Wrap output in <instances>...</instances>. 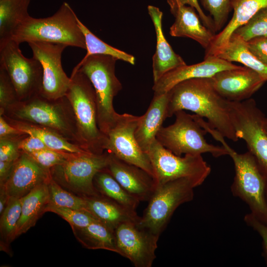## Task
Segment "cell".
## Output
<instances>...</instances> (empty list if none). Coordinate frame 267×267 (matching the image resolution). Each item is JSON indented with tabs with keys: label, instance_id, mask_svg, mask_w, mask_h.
<instances>
[{
	"label": "cell",
	"instance_id": "9c48e42d",
	"mask_svg": "<svg viewBox=\"0 0 267 267\" xmlns=\"http://www.w3.org/2000/svg\"><path fill=\"white\" fill-rule=\"evenodd\" d=\"M227 106L236 136L245 141L267 181V133L264 127V114L252 98L242 101L227 100Z\"/></svg>",
	"mask_w": 267,
	"mask_h": 267
},
{
	"label": "cell",
	"instance_id": "5bb4252c",
	"mask_svg": "<svg viewBox=\"0 0 267 267\" xmlns=\"http://www.w3.org/2000/svg\"><path fill=\"white\" fill-rule=\"evenodd\" d=\"M33 57L41 63L43 77L40 94L48 99H57L65 96L70 83L64 71L61 56L67 47L63 44L35 42L28 43Z\"/></svg>",
	"mask_w": 267,
	"mask_h": 267
},
{
	"label": "cell",
	"instance_id": "3957f363",
	"mask_svg": "<svg viewBox=\"0 0 267 267\" xmlns=\"http://www.w3.org/2000/svg\"><path fill=\"white\" fill-rule=\"evenodd\" d=\"M70 5L64 2L52 16L36 18L29 16L16 29L11 39L19 44L42 42L86 49V41Z\"/></svg>",
	"mask_w": 267,
	"mask_h": 267
},
{
	"label": "cell",
	"instance_id": "484cf974",
	"mask_svg": "<svg viewBox=\"0 0 267 267\" xmlns=\"http://www.w3.org/2000/svg\"><path fill=\"white\" fill-rule=\"evenodd\" d=\"M3 117L10 125L28 134L38 137L50 149L75 154L88 152L48 128Z\"/></svg>",
	"mask_w": 267,
	"mask_h": 267
},
{
	"label": "cell",
	"instance_id": "f546056e",
	"mask_svg": "<svg viewBox=\"0 0 267 267\" xmlns=\"http://www.w3.org/2000/svg\"><path fill=\"white\" fill-rule=\"evenodd\" d=\"M31 0H0V42L10 39L29 16Z\"/></svg>",
	"mask_w": 267,
	"mask_h": 267
},
{
	"label": "cell",
	"instance_id": "60d3db41",
	"mask_svg": "<svg viewBox=\"0 0 267 267\" xmlns=\"http://www.w3.org/2000/svg\"><path fill=\"white\" fill-rule=\"evenodd\" d=\"M249 51L267 65V36H259L245 42Z\"/></svg>",
	"mask_w": 267,
	"mask_h": 267
},
{
	"label": "cell",
	"instance_id": "4dcf8cb0",
	"mask_svg": "<svg viewBox=\"0 0 267 267\" xmlns=\"http://www.w3.org/2000/svg\"><path fill=\"white\" fill-rule=\"evenodd\" d=\"M21 199H9L0 215V249L7 252L10 243L16 238V232L21 214Z\"/></svg>",
	"mask_w": 267,
	"mask_h": 267
},
{
	"label": "cell",
	"instance_id": "6da1fadb",
	"mask_svg": "<svg viewBox=\"0 0 267 267\" xmlns=\"http://www.w3.org/2000/svg\"><path fill=\"white\" fill-rule=\"evenodd\" d=\"M167 118L179 110L191 111L203 118L225 138L238 140L227 106V100L215 90L209 78L182 81L169 91Z\"/></svg>",
	"mask_w": 267,
	"mask_h": 267
},
{
	"label": "cell",
	"instance_id": "7dc6e473",
	"mask_svg": "<svg viewBox=\"0 0 267 267\" xmlns=\"http://www.w3.org/2000/svg\"><path fill=\"white\" fill-rule=\"evenodd\" d=\"M264 127L266 133H267V117H265L264 119Z\"/></svg>",
	"mask_w": 267,
	"mask_h": 267
},
{
	"label": "cell",
	"instance_id": "d6a6232c",
	"mask_svg": "<svg viewBox=\"0 0 267 267\" xmlns=\"http://www.w3.org/2000/svg\"><path fill=\"white\" fill-rule=\"evenodd\" d=\"M49 193L48 205L76 210H87L85 197L78 196L66 190L52 178L47 183Z\"/></svg>",
	"mask_w": 267,
	"mask_h": 267
},
{
	"label": "cell",
	"instance_id": "7c38bea8",
	"mask_svg": "<svg viewBox=\"0 0 267 267\" xmlns=\"http://www.w3.org/2000/svg\"><path fill=\"white\" fill-rule=\"evenodd\" d=\"M19 44L10 39L0 42V66L8 73L20 101L40 93L43 70L40 62L22 53Z\"/></svg>",
	"mask_w": 267,
	"mask_h": 267
},
{
	"label": "cell",
	"instance_id": "8d00e7d4",
	"mask_svg": "<svg viewBox=\"0 0 267 267\" xmlns=\"http://www.w3.org/2000/svg\"><path fill=\"white\" fill-rule=\"evenodd\" d=\"M231 0H200L203 7L212 16L215 32L221 30L231 9Z\"/></svg>",
	"mask_w": 267,
	"mask_h": 267
},
{
	"label": "cell",
	"instance_id": "d4e9b609",
	"mask_svg": "<svg viewBox=\"0 0 267 267\" xmlns=\"http://www.w3.org/2000/svg\"><path fill=\"white\" fill-rule=\"evenodd\" d=\"M47 183L38 185L21 198V214L16 229V238L34 226L38 219L45 213L49 203Z\"/></svg>",
	"mask_w": 267,
	"mask_h": 267
},
{
	"label": "cell",
	"instance_id": "9a60e30c",
	"mask_svg": "<svg viewBox=\"0 0 267 267\" xmlns=\"http://www.w3.org/2000/svg\"><path fill=\"white\" fill-rule=\"evenodd\" d=\"M137 222H124L115 229L119 254L135 267H151L156 258L159 237L139 226Z\"/></svg>",
	"mask_w": 267,
	"mask_h": 267
},
{
	"label": "cell",
	"instance_id": "d6986e66",
	"mask_svg": "<svg viewBox=\"0 0 267 267\" xmlns=\"http://www.w3.org/2000/svg\"><path fill=\"white\" fill-rule=\"evenodd\" d=\"M240 66L217 56L206 57L201 62L186 64L165 73L154 82L152 89L155 94L165 93L182 81L194 78H209L220 71Z\"/></svg>",
	"mask_w": 267,
	"mask_h": 267
},
{
	"label": "cell",
	"instance_id": "ee69618b",
	"mask_svg": "<svg viewBox=\"0 0 267 267\" xmlns=\"http://www.w3.org/2000/svg\"><path fill=\"white\" fill-rule=\"evenodd\" d=\"M27 134L10 125L2 115H0V138L18 137Z\"/></svg>",
	"mask_w": 267,
	"mask_h": 267
},
{
	"label": "cell",
	"instance_id": "f6af8a7d",
	"mask_svg": "<svg viewBox=\"0 0 267 267\" xmlns=\"http://www.w3.org/2000/svg\"><path fill=\"white\" fill-rule=\"evenodd\" d=\"M15 161H0V185L4 184L12 171Z\"/></svg>",
	"mask_w": 267,
	"mask_h": 267
},
{
	"label": "cell",
	"instance_id": "f35d334b",
	"mask_svg": "<svg viewBox=\"0 0 267 267\" xmlns=\"http://www.w3.org/2000/svg\"><path fill=\"white\" fill-rule=\"evenodd\" d=\"M28 135L0 138V161H15L21 153L18 147L19 142Z\"/></svg>",
	"mask_w": 267,
	"mask_h": 267
},
{
	"label": "cell",
	"instance_id": "44dd1931",
	"mask_svg": "<svg viewBox=\"0 0 267 267\" xmlns=\"http://www.w3.org/2000/svg\"><path fill=\"white\" fill-rule=\"evenodd\" d=\"M147 9L156 36V51L152 57L153 76L155 82L165 73L186 63L181 56L175 52L164 35L163 12L158 7L152 5H148Z\"/></svg>",
	"mask_w": 267,
	"mask_h": 267
},
{
	"label": "cell",
	"instance_id": "c3c4849f",
	"mask_svg": "<svg viewBox=\"0 0 267 267\" xmlns=\"http://www.w3.org/2000/svg\"><path fill=\"white\" fill-rule=\"evenodd\" d=\"M266 198H267V189H266Z\"/></svg>",
	"mask_w": 267,
	"mask_h": 267
},
{
	"label": "cell",
	"instance_id": "4fadbf2b",
	"mask_svg": "<svg viewBox=\"0 0 267 267\" xmlns=\"http://www.w3.org/2000/svg\"><path fill=\"white\" fill-rule=\"evenodd\" d=\"M140 116L124 113L119 114L116 122L107 134L106 150L119 159L135 165L151 175L154 170L147 154L138 145L134 132Z\"/></svg>",
	"mask_w": 267,
	"mask_h": 267
},
{
	"label": "cell",
	"instance_id": "74e56055",
	"mask_svg": "<svg viewBox=\"0 0 267 267\" xmlns=\"http://www.w3.org/2000/svg\"><path fill=\"white\" fill-rule=\"evenodd\" d=\"M26 154L39 165L44 169L49 170L55 166L64 163L73 154L75 153L46 149Z\"/></svg>",
	"mask_w": 267,
	"mask_h": 267
},
{
	"label": "cell",
	"instance_id": "5b68a950",
	"mask_svg": "<svg viewBox=\"0 0 267 267\" xmlns=\"http://www.w3.org/2000/svg\"><path fill=\"white\" fill-rule=\"evenodd\" d=\"M210 134L222 144L233 162L235 176L230 187L232 195L245 202L251 214L267 223V181L254 157L248 151L236 152L217 130H212Z\"/></svg>",
	"mask_w": 267,
	"mask_h": 267
},
{
	"label": "cell",
	"instance_id": "836d02e7",
	"mask_svg": "<svg viewBox=\"0 0 267 267\" xmlns=\"http://www.w3.org/2000/svg\"><path fill=\"white\" fill-rule=\"evenodd\" d=\"M232 36L244 42L256 37L267 36V7L262 9L246 23L237 29Z\"/></svg>",
	"mask_w": 267,
	"mask_h": 267
},
{
	"label": "cell",
	"instance_id": "e575fe53",
	"mask_svg": "<svg viewBox=\"0 0 267 267\" xmlns=\"http://www.w3.org/2000/svg\"><path fill=\"white\" fill-rule=\"evenodd\" d=\"M54 213L66 220L72 228H83L98 221L87 210L58 207L48 205L45 212Z\"/></svg>",
	"mask_w": 267,
	"mask_h": 267
},
{
	"label": "cell",
	"instance_id": "ba28073f",
	"mask_svg": "<svg viewBox=\"0 0 267 267\" xmlns=\"http://www.w3.org/2000/svg\"><path fill=\"white\" fill-rule=\"evenodd\" d=\"M198 186L187 178L157 185L138 225L159 237L176 209L193 199L194 189Z\"/></svg>",
	"mask_w": 267,
	"mask_h": 267
},
{
	"label": "cell",
	"instance_id": "277c9868",
	"mask_svg": "<svg viewBox=\"0 0 267 267\" xmlns=\"http://www.w3.org/2000/svg\"><path fill=\"white\" fill-rule=\"evenodd\" d=\"M70 79L65 96L74 111L83 148L92 154H102L108 137L98 126L93 87L87 76L78 70H73Z\"/></svg>",
	"mask_w": 267,
	"mask_h": 267
},
{
	"label": "cell",
	"instance_id": "7bdbcfd3",
	"mask_svg": "<svg viewBox=\"0 0 267 267\" xmlns=\"http://www.w3.org/2000/svg\"><path fill=\"white\" fill-rule=\"evenodd\" d=\"M172 1L182 5L188 4L197 10L202 24L215 33L213 19L211 16L206 15L202 10L197 0H167Z\"/></svg>",
	"mask_w": 267,
	"mask_h": 267
},
{
	"label": "cell",
	"instance_id": "bcb514c9",
	"mask_svg": "<svg viewBox=\"0 0 267 267\" xmlns=\"http://www.w3.org/2000/svg\"><path fill=\"white\" fill-rule=\"evenodd\" d=\"M9 198L3 187L0 186V215L2 214L6 206Z\"/></svg>",
	"mask_w": 267,
	"mask_h": 267
},
{
	"label": "cell",
	"instance_id": "b9f144b4",
	"mask_svg": "<svg viewBox=\"0 0 267 267\" xmlns=\"http://www.w3.org/2000/svg\"><path fill=\"white\" fill-rule=\"evenodd\" d=\"M18 147L21 152L25 153L49 149L41 139L29 134L19 141Z\"/></svg>",
	"mask_w": 267,
	"mask_h": 267
},
{
	"label": "cell",
	"instance_id": "1f68e13d",
	"mask_svg": "<svg viewBox=\"0 0 267 267\" xmlns=\"http://www.w3.org/2000/svg\"><path fill=\"white\" fill-rule=\"evenodd\" d=\"M78 22L85 38L87 53L83 58L93 54H103L112 56L118 60H122L134 65V57L122 50L105 43L94 35L78 18Z\"/></svg>",
	"mask_w": 267,
	"mask_h": 267
},
{
	"label": "cell",
	"instance_id": "7a4b0ae2",
	"mask_svg": "<svg viewBox=\"0 0 267 267\" xmlns=\"http://www.w3.org/2000/svg\"><path fill=\"white\" fill-rule=\"evenodd\" d=\"M2 115L48 128L84 149L74 111L65 96L48 99L38 94L19 101Z\"/></svg>",
	"mask_w": 267,
	"mask_h": 267
},
{
	"label": "cell",
	"instance_id": "2e32d148",
	"mask_svg": "<svg viewBox=\"0 0 267 267\" xmlns=\"http://www.w3.org/2000/svg\"><path fill=\"white\" fill-rule=\"evenodd\" d=\"M217 92L230 101L251 98L266 82L258 73L246 67L220 71L210 78Z\"/></svg>",
	"mask_w": 267,
	"mask_h": 267
},
{
	"label": "cell",
	"instance_id": "8992f818",
	"mask_svg": "<svg viewBox=\"0 0 267 267\" xmlns=\"http://www.w3.org/2000/svg\"><path fill=\"white\" fill-rule=\"evenodd\" d=\"M118 59L110 55L93 54L83 59L74 67L87 76L95 90L97 124L107 136L119 116L114 108L113 99L122 89V84L115 75Z\"/></svg>",
	"mask_w": 267,
	"mask_h": 267
},
{
	"label": "cell",
	"instance_id": "52a82bcc",
	"mask_svg": "<svg viewBox=\"0 0 267 267\" xmlns=\"http://www.w3.org/2000/svg\"><path fill=\"white\" fill-rule=\"evenodd\" d=\"M174 115L175 122L166 127L162 126L156 135V139L165 148L178 156L209 153L218 158L228 155L222 146L207 142L205 137L207 132L201 126L196 114L179 110Z\"/></svg>",
	"mask_w": 267,
	"mask_h": 267
},
{
	"label": "cell",
	"instance_id": "4316f807",
	"mask_svg": "<svg viewBox=\"0 0 267 267\" xmlns=\"http://www.w3.org/2000/svg\"><path fill=\"white\" fill-rule=\"evenodd\" d=\"M77 239L89 249H103L119 254L115 230L96 221L83 228H72Z\"/></svg>",
	"mask_w": 267,
	"mask_h": 267
},
{
	"label": "cell",
	"instance_id": "f1b7e54d",
	"mask_svg": "<svg viewBox=\"0 0 267 267\" xmlns=\"http://www.w3.org/2000/svg\"><path fill=\"white\" fill-rule=\"evenodd\" d=\"M93 182L101 195L130 210L135 211L140 201L125 190L107 168L96 174Z\"/></svg>",
	"mask_w": 267,
	"mask_h": 267
},
{
	"label": "cell",
	"instance_id": "603a6c76",
	"mask_svg": "<svg viewBox=\"0 0 267 267\" xmlns=\"http://www.w3.org/2000/svg\"><path fill=\"white\" fill-rule=\"evenodd\" d=\"M169 99L168 92L155 94L144 115L140 116L134 132L136 141L145 153L156 139V135L167 118V108Z\"/></svg>",
	"mask_w": 267,
	"mask_h": 267
},
{
	"label": "cell",
	"instance_id": "ab89813d",
	"mask_svg": "<svg viewBox=\"0 0 267 267\" xmlns=\"http://www.w3.org/2000/svg\"><path fill=\"white\" fill-rule=\"evenodd\" d=\"M246 224L256 231L262 239L263 255L267 266V223L260 220L251 213L244 217Z\"/></svg>",
	"mask_w": 267,
	"mask_h": 267
},
{
	"label": "cell",
	"instance_id": "30bf717a",
	"mask_svg": "<svg viewBox=\"0 0 267 267\" xmlns=\"http://www.w3.org/2000/svg\"><path fill=\"white\" fill-rule=\"evenodd\" d=\"M108 152L101 154L89 152L73 154L64 163L49 169L52 178L63 188L82 197L96 196L98 192L94 184L96 174L107 168Z\"/></svg>",
	"mask_w": 267,
	"mask_h": 267
},
{
	"label": "cell",
	"instance_id": "ac0fdd59",
	"mask_svg": "<svg viewBox=\"0 0 267 267\" xmlns=\"http://www.w3.org/2000/svg\"><path fill=\"white\" fill-rule=\"evenodd\" d=\"M108 152L107 168L114 178L138 201H148L157 187L154 178L142 169L126 162Z\"/></svg>",
	"mask_w": 267,
	"mask_h": 267
},
{
	"label": "cell",
	"instance_id": "7402d4cb",
	"mask_svg": "<svg viewBox=\"0 0 267 267\" xmlns=\"http://www.w3.org/2000/svg\"><path fill=\"white\" fill-rule=\"evenodd\" d=\"M233 16L225 28L216 34L205 57L215 56L229 41L234 32L246 23L258 12L267 7V0H231Z\"/></svg>",
	"mask_w": 267,
	"mask_h": 267
},
{
	"label": "cell",
	"instance_id": "e0dca14e",
	"mask_svg": "<svg viewBox=\"0 0 267 267\" xmlns=\"http://www.w3.org/2000/svg\"><path fill=\"white\" fill-rule=\"evenodd\" d=\"M21 152L8 179L0 185L9 199L21 198L38 185L48 182L51 178L49 170L42 167L26 153Z\"/></svg>",
	"mask_w": 267,
	"mask_h": 267
},
{
	"label": "cell",
	"instance_id": "8fae6325",
	"mask_svg": "<svg viewBox=\"0 0 267 267\" xmlns=\"http://www.w3.org/2000/svg\"><path fill=\"white\" fill-rule=\"evenodd\" d=\"M152 166L157 185L176 179L187 178L201 185L211 169L202 155L178 156L162 146L156 139L147 152Z\"/></svg>",
	"mask_w": 267,
	"mask_h": 267
},
{
	"label": "cell",
	"instance_id": "83f0119b",
	"mask_svg": "<svg viewBox=\"0 0 267 267\" xmlns=\"http://www.w3.org/2000/svg\"><path fill=\"white\" fill-rule=\"evenodd\" d=\"M215 56L231 62L240 63L256 72L267 81V65L249 51L244 41L236 37L232 36L227 44Z\"/></svg>",
	"mask_w": 267,
	"mask_h": 267
},
{
	"label": "cell",
	"instance_id": "cb8c5ba5",
	"mask_svg": "<svg viewBox=\"0 0 267 267\" xmlns=\"http://www.w3.org/2000/svg\"><path fill=\"white\" fill-rule=\"evenodd\" d=\"M87 210L96 219L113 230L126 222H138L140 217L130 210L101 195L85 197Z\"/></svg>",
	"mask_w": 267,
	"mask_h": 267
},
{
	"label": "cell",
	"instance_id": "d590c367",
	"mask_svg": "<svg viewBox=\"0 0 267 267\" xmlns=\"http://www.w3.org/2000/svg\"><path fill=\"white\" fill-rule=\"evenodd\" d=\"M19 101L16 90L7 72L0 66V115Z\"/></svg>",
	"mask_w": 267,
	"mask_h": 267
},
{
	"label": "cell",
	"instance_id": "ffe728a7",
	"mask_svg": "<svg viewBox=\"0 0 267 267\" xmlns=\"http://www.w3.org/2000/svg\"><path fill=\"white\" fill-rule=\"evenodd\" d=\"M167 2L171 13L175 17V22L170 27V35L175 37L192 39L207 49L216 34L201 24L195 8L172 1Z\"/></svg>",
	"mask_w": 267,
	"mask_h": 267
}]
</instances>
